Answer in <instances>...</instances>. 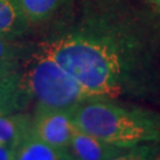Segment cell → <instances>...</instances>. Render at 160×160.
I'll return each mask as SVG.
<instances>
[{"mask_svg": "<svg viewBox=\"0 0 160 160\" xmlns=\"http://www.w3.org/2000/svg\"><path fill=\"white\" fill-rule=\"evenodd\" d=\"M145 23L119 4H94L37 48L90 96H147L157 89V43Z\"/></svg>", "mask_w": 160, "mask_h": 160, "instance_id": "1", "label": "cell"}, {"mask_svg": "<svg viewBox=\"0 0 160 160\" xmlns=\"http://www.w3.org/2000/svg\"><path fill=\"white\" fill-rule=\"evenodd\" d=\"M74 126L102 141L122 147L160 142V114L126 108L104 97H89L70 109Z\"/></svg>", "mask_w": 160, "mask_h": 160, "instance_id": "2", "label": "cell"}, {"mask_svg": "<svg viewBox=\"0 0 160 160\" xmlns=\"http://www.w3.org/2000/svg\"><path fill=\"white\" fill-rule=\"evenodd\" d=\"M23 77L37 104L51 108L71 109L89 97L68 71L37 45L24 52Z\"/></svg>", "mask_w": 160, "mask_h": 160, "instance_id": "3", "label": "cell"}, {"mask_svg": "<svg viewBox=\"0 0 160 160\" xmlns=\"http://www.w3.org/2000/svg\"><path fill=\"white\" fill-rule=\"evenodd\" d=\"M69 149L74 159L80 160H118L145 159L153 154L152 147L140 145L135 147H122L102 141L75 127Z\"/></svg>", "mask_w": 160, "mask_h": 160, "instance_id": "4", "label": "cell"}, {"mask_svg": "<svg viewBox=\"0 0 160 160\" xmlns=\"http://www.w3.org/2000/svg\"><path fill=\"white\" fill-rule=\"evenodd\" d=\"M74 131L70 109L36 106L33 133L39 139L58 148L69 149Z\"/></svg>", "mask_w": 160, "mask_h": 160, "instance_id": "5", "label": "cell"}, {"mask_svg": "<svg viewBox=\"0 0 160 160\" xmlns=\"http://www.w3.org/2000/svg\"><path fill=\"white\" fill-rule=\"evenodd\" d=\"M31 100L23 77V65L16 70L0 71V115L22 112Z\"/></svg>", "mask_w": 160, "mask_h": 160, "instance_id": "6", "label": "cell"}, {"mask_svg": "<svg viewBox=\"0 0 160 160\" xmlns=\"http://www.w3.org/2000/svg\"><path fill=\"white\" fill-rule=\"evenodd\" d=\"M74 157L70 149L58 148L45 142L33 133L19 143L16 148V160H71Z\"/></svg>", "mask_w": 160, "mask_h": 160, "instance_id": "7", "label": "cell"}, {"mask_svg": "<svg viewBox=\"0 0 160 160\" xmlns=\"http://www.w3.org/2000/svg\"><path fill=\"white\" fill-rule=\"evenodd\" d=\"M30 20L18 0H0V34L8 39H17L30 30Z\"/></svg>", "mask_w": 160, "mask_h": 160, "instance_id": "8", "label": "cell"}, {"mask_svg": "<svg viewBox=\"0 0 160 160\" xmlns=\"http://www.w3.org/2000/svg\"><path fill=\"white\" fill-rule=\"evenodd\" d=\"M33 131V118L22 112L0 115V143L16 151L19 143Z\"/></svg>", "mask_w": 160, "mask_h": 160, "instance_id": "9", "label": "cell"}, {"mask_svg": "<svg viewBox=\"0 0 160 160\" xmlns=\"http://www.w3.org/2000/svg\"><path fill=\"white\" fill-rule=\"evenodd\" d=\"M30 23H43L59 11L69 0H18Z\"/></svg>", "mask_w": 160, "mask_h": 160, "instance_id": "10", "label": "cell"}, {"mask_svg": "<svg viewBox=\"0 0 160 160\" xmlns=\"http://www.w3.org/2000/svg\"><path fill=\"white\" fill-rule=\"evenodd\" d=\"M24 49L0 34V71L16 70L23 65Z\"/></svg>", "mask_w": 160, "mask_h": 160, "instance_id": "11", "label": "cell"}, {"mask_svg": "<svg viewBox=\"0 0 160 160\" xmlns=\"http://www.w3.org/2000/svg\"><path fill=\"white\" fill-rule=\"evenodd\" d=\"M0 160H16V151L4 143H0Z\"/></svg>", "mask_w": 160, "mask_h": 160, "instance_id": "12", "label": "cell"}, {"mask_svg": "<svg viewBox=\"0 0 160 160\" xmlns=\"http://www.w3.org/2000/svg\"><path fill=\"white\" fill-rule=\"evenodd\" d=\"M148 1H151L152 4H154L157 6H160V0H148Z\"/></svg>", "mask_w": 160, "mask_h": 160, "instance_id": "13", "label": "cell"}]
</instances>
